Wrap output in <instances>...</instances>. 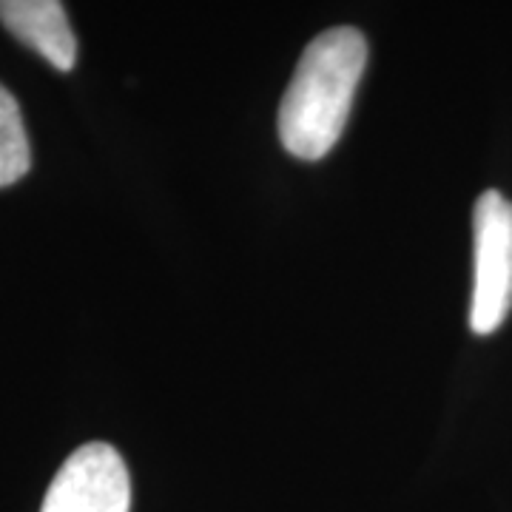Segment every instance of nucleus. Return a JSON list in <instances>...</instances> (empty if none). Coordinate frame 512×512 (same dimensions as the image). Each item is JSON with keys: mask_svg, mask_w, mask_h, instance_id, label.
I'll list each match as a JSON object with an SVG mask.
<instances>
[{"mask_svg": "<svg viewBox=\"0 0 512 512\" xmlns=\"http://www.w3.org/2000/svg\"><path fill=\"white\" fill-rule=\"evenodd\" d=\"M32 168L29 137L15 94L0 83V188L23 180Z\"/></svg>", "mask_w": 512, "mask_h": 512, "instance_id": "obj_5", "label": "nucleus"}, {"mask_svg": "<svg viewBox=\"0 0 512 512\" xmlns=\"http://www.w3.org/2000/svg\"><path fill=\"white\" fill-rule=\"evenodd\" d=\"M0 23L57 72H72L77 63V40L63 0H0Z\"/></svg>", "mask_w": 512, "mask_h": 512, "instance_id": "obj_4", "label": "nucleus"}, {"mask_svg": "<svg viewBox=\"0 0 512 512\" xmlns=\"http://www.w3.org/2000/svg\"><path fill=\"white\" fill-rule=\"evenodd\" d=\"M131 478L123 456L103 441L83 444L63 461L40 512H128Z\"/></svg>", "mask_w": 512, "mask_h": 512, "instance_id": "obj_3", "label": "nucleus"}, {"mask_svg": "<svg viewBox=\"0 0 512 512\" xmlns=\"http://www.w3.org/2000/svg\"><path fill=\"white\" fill-rule=\"evenodd\" d=\"M367 66V40L353 26L313 37L279 106V140L299 160H322L348 126Z\"/></svg>", "mask_w": 512, "mask_h": 512, "instance_id": "obj_1", "label": "nucleus"}, {"mask_svg": "<svg viewBox=\"0 0 512 512\" xmlns=\"http://www.w3.org/2000/svg\"><path fill=\"white\" fill-rule=\"evenodd\" d=\"M476 274L470 330L487 336L512 311V202L501 191H484L473 211Z\"/></svg>", "mask_w": 512, "mask_h": 512, "instance_id": "obj_2", "label": "nucleus"}]
</instances>
